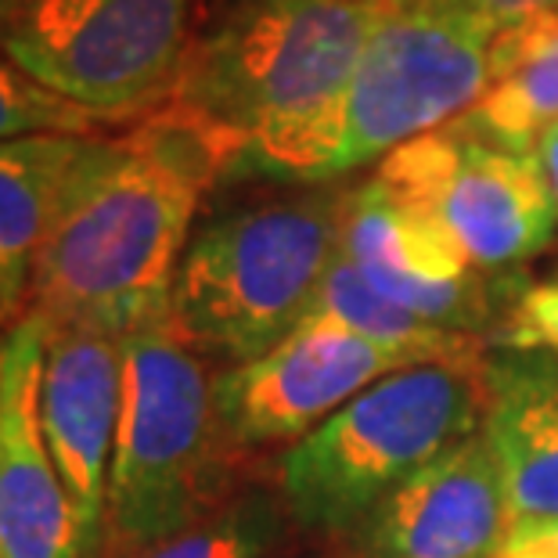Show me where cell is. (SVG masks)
Masks as SVG:
<instances>
[{
  "instance_id": "22",
  "label": "cell",
  "mask_w": 558,
  "mask_h": 558,
  "mask_svg": "<svg viewBox=\"0 0 558 558\" xmlns=\"http://www.w3.org/2000/svg\"><path fill=\"white\" fill-rule=\"evenodd\" d=\"M537 159H541V170H544V177H548L551 198H555V206H558V126H551L548 134L541 137Z\"/></svg>"
},
{
  "instance_id": "1",
  "label": "cell",
  "mask_w": 558,
  "mask_h": 558,
  "mask_svg": "<svg viewBox=\"0 0 558 558\" xmlns=\"http://www.w3.org/2000/svg\"><path fill=\"white\" fill-rule=\"evenodd\" d=\"M217 181H228L217 141L166 105L126 134L87 137L37 259L29 311L116 336L170 317L202 195Z\"/></svg>"
},
{
  "instance_id": "23",
  "label": "cell",
  "mask_w": 558,
  "mask_h": 558,
  "mask_svg": "<svg viewBox=\"0 0 558 558\" xmlns=\"http://www.w3.org/2000/svg\"><path fill=\"white\" fill-rule=\"evenodd\" d=\"M22 4H26V0H0V22H4L11 11H19Z\"/></svg>"
},
{
  "instance_id": "17",
  "label": "cell",
  "mask_w": 558,
  "mask_h": 558,
  "mask_svg": "<svg viewBox=\"0 0 558 558\" xmlns=\"http://www.w3.org/2000/svg\"><path fill=\"white\" fill-rule=\"evenodd\" d=\"M306 317L331 320V325L353 331L375 347H383L386 353H393L408 367L418 364H480V339L465 336V331H450L439 328L433 320H425L418 314L403 311L393 300H386L383 292H375L364 281L357 267L339 256L331 270L325 275L317 289V300Z\"/></svg>"
},
{
  "instance_id": "6",
  "label": "cell",
  "mask_w": 558,
  "mask_h": 558,
  "mask_svg": "<svg viewBox=\"0 0 558 558\" xmlns=\"http://www.w3.org/2000/svg\"><path fill=\"white\" fill-rule=\"evenodd\" d=\"M195 0H26L0 22V54L105 123L170 101Z\"/></svg>"
},
{
  "instance_id": "8",
  "label": "cell",
  "mask_w": 558,
  "mask_h": 558,
  "mask_svg": "<svg viewBox=\"0 0 558 558\" xmlns=\"http://www.w3.org/2000/svg\"><path fill=\"white\" fill-rule=\"evenodd\" d=\"M372 181L429 217L476 270L526 264L558 228L537 151L497 148L461 120L389 151Z\"/></svg>"
},
{
  "instance_id": "2",
  "label": "cell",
  "mask_w": 558,
  "mask_h": 558,
  "mask_svg": "<svg viewBox=\"0 0 558 558\" xmlns=\"http://www.w3.org/2000/svg\"><path fill=\"white\" fill-rule=\"evenodd\" d=\"M386 0H231L195 33L166 109L217 141L228 181L331 184L342 109Z\"/></svg>"
},
{
  "instance_id": "9",
  "label": "cell",
  "mask_w": 558,
  "mask_h": 558,
  "mask_svg": "<svg viewBox=\"0 0 558 558\" xmlns=\"http://www.w3.org/2000/svg\"><path fill=\"white\" fill-rule=\"evenodd\" d=\"M403 367L375 342L331 320L306 317L264 357L217 375V408L242 450L289 439L300 444L367 386Z\"/></svg>"
},
{
  "instance_id": "10",
  "label": "cell",
  "mask_w": 558,
  "mask_h": 558,
  "mask_svg": "<svg viewBox=\"0 0 558 558\" xmlns=\"http://www.w3.org/2000/svg\"><path fill=\"white\" fill-rule=\"evenodd\" d=\"M123 411V336L47 320L40 425L73 505L83 558H98Z\"/></svg>"
},
{
  "instance_id": "21",
  "label": "cell",
  "mask_w": 558,
  "mask_h": 558,
  "mask_svg": "<svg viewBox=\"0 0 558 558\" xmlns=\"http://www.w3.org/2000/svg\"><path fill=\"white\" fill-rule=\"evenodd\" d=\"M497 558H558V519L512 533Z\"/></svg>"
},
{
  "instance_id": "24",
  "label": "cell",
  "mask_w": 558,
  "mask_h": 558,
  "mask_svg": "<svg viewBox=\"0 0 558 558\" xmlns=\"http://www.w3.org/2000/svg\"><path fill=\"white\" fill-rule=\"evenodd\" d=\"M0 558H4V548H0Z\"/></svg>"
},
{
  "instance_id": "15",
  "label": "cell",
  "mask_w": 558,
  "mask_h": 558,
  "mask_svg": "<svg viewBox=\"0 0 558 558\" xmlns=\"http://www.w3.org/2000/svg\"><path fill=\"white\" fill-rule=\"evenodd\" d=\"M87 137L33 134L0 141V328L29 314L33 275Z\"/></svg>"
},
{
  "instance_id": "7",
  "label": "cell",
  "mask_w": 558,
  "mask_h": 558,
  "mask_svg": "<svg viewBox=\"0 0 558 558\" xmlns=\"http://www.w3.org/2000/svg\"><path fill=\"white\" fill-rule=\"evenodd\" d=\"M497 29L439 0H386L347 90L336 177L458 123L494 87Z\"/></svg>"
},
{
  "instance_id": "14",
  "label": "cell",
  "mask_w": 558,
  "mask_h": 558,
  "mask_svg": "<svg viewBox=\"0 0 558 558\" xmlns=\"http://www.w3.org/2000/svg\"><path fill=\"white\" fill-rule=\"evenodd\" d=\"M483 425L512 533L558 519V361L544 353L486 357Z\"/></svg>"
},
{
  "instance_id": "16",
  "label": "cell",
  "mask_w": 558,
  "mask_h": 558,
  "mask_svg": "<svg viewBox=\"0 0 558 558\" xmlns=\"http://www.w3.org/2000/svg\"><path fill=\"white\" fill-rule=\"evenodd\" d=\"M497 148L537 151L558 126V8L505 22L494 40V87L461 116Z\"/></svg>"
},
{
  "instance_id": "12",
  "label": "cell",
  "mask_w": 558,
  "mask_h": 558,
  "mask_svg": "<svg viewBox=\"0 0 558 558\" xmlns=\"http://www.w3.org/2000/svg\"><path fill=\"white\" fill-rule=\"evenodd\" d=\"M342 256L375 292L439 328L476 336L490 314L486 284L465 253L375 181L347 187Z\"/></svg>"
},
{
  "instance_id": "11",
  "label": "cell",
  "mask_w": 558,
  "mask_h": 558,
  "mask_svg": "<svg viewBox=\"0 0 558 558\" xmlns=\"http://www.w3.org/2000/svg\"><path fill=\"white\" fill-rule=\"evenodd\" d=\"M508 537L501 476L476 433L336 537L331 558H497Z\"/></svg>"
},
{
  "instance_id": "4",
  "label": "cell",
  "mask_w": 558,
  "mask_h": 558,
  "mask_svg": "<svg viewBox=\"0 0 558 558\" xmlns=\"http://www.w3.org/2000/svg\"><path fill=\"white\" fill-rule=\"evenodd\" d=\"M347 187L234 202L192 231L170 317L202 361L242 367L303 325L342 245Z\"/></svg>"
},
{
  "instance_id": "13",
  "label": "cell",
  "mask_w": 558,
  "mask_h": 558,
  "mask_svg": "<svg viewBox=\"0 0 558 558\" xmlns=\"http://www.w3.org/2000/svg\"><path fill=\"white\" fill-rule=\"evenodd\" d=\"M47 320L29 311L0 339V548L4 558H83L69 494L40 425Z\"/></svg>"
},
{
  "instance_id": "20",
  "label": "cell",
  "mask_w": 558,
  "mask_h": 558,
  "mask_svg": "<svg viewBox=\"0 0 558 558\" xmlns=\"http://www.w3.org/2000/svg\"><path fill=\"white\" fill-rule=\"evenodd\" d=\"M439 4L458 8V11H472V15L494 19L497 26H505V22H515V19H526V15H537V11L558 8V0H439Z\"/></svg>"
},
{
  "instance_id": "5",
  "label": "cell",
  "mask_w": 558,
  "mask_h": 558,
  "mask_svg": "<svg viewBox=\"0 0 558 558\" xmlns=\"http://www.w3.org/2000/svg\"><path fill=\"white\" fill-rule=\"evenodd\" d=\"M483 364L403 367L292 444L278 472L292 522L336 541L439 454L476 436Z\"/></svg>"
},
{
  "instance_id": "19",
  "label": "cell",
  "mask_w": 558,
  "mask_h": 558,
  "mask_svg": "<svg viewBox=\"0 0 558 558\" xmlns=\"http://www.w3.org/2000/svg\"><path fill=\"white\" fill-rule=\"evenodd\" d=\"M105 120L90 116L80 105L58 98L44 83L26 76L15 62L0 54V141L33 137V134H73L98 137Z\"/></svg>"
},
{
  "instance_id": "3",
  "label": "cell",
  "mask_w": 558,
  "mask_h": 558,
  "mask_svg": "<svg viewBox=\"0 0 558 558\" xmlns=\"http://www.w3.org/2000/svg\"><path fill=\"white\" fill-rule=\"evenodd\" d=\"M242 447L217 408V378L173 317L123 336V411L98 558H130L234 501Z\"/></svg>"
},
{
  "instance_id": "18",
  "label": "cell",
  "mask_w": 558,
  "mask_h": 558,
  "mask_svg": "<svg viewBox=\"0 0 558 558\" xmlns=\"http://www.w3.org/2000/svg\"><path fill=\"white\" fill-rule=\"evenodd\" d=\"M281 508L264 494L234 497L217 515L130 558H267L281 544Z\"/></svg>"
}]
</instances>
